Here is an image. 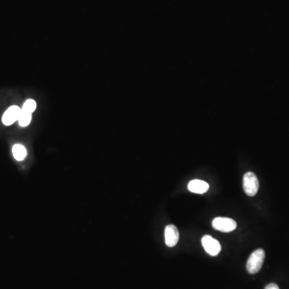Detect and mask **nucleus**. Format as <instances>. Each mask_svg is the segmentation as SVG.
Listing matches in <instances>:
<instances>
[{"mask_svg": "<svg viewBox=\"0 0 289 289\" xmlns=\"http://www.w3.org/2000/svg\"><path fill=\"white\" fill-rule=\"evenodd\" d=\"M179 240L178 230L174 225H167L165 229V244L169 248L175 246Z\"/></svg>", "mask_w": 289, "mask_h": 289, "instance_id": "39448f33", "label": "nucleus"}, {"mask_svg": "<svg viewBox=\"0 0 289 289\" xmlns=\"http://www.w3.org/2000/svg\"><path fill=\"white\" fill-rule=\"evenodd\" d=\"M244 191L248 196H254L259 191V180L252 172H248L244 176Z\"/></svg>", "mask_w": 289, "mask_h": 289, "instance_id": "f03ea898", "label": "nucleus"}, {"mask_svg": "<svg viewBox=\"0 0 289 289\" xmlns=\"http://www.w3.org/2000/svg\"><path fill=\"white\" fill-rule=\"evenodd\" d=\"M202 244L206 251L212 256H215L220 252V244L210 236H204L202 239Z\"/></svg>", "mask_w": 289, "mask_h": 289, "instance_id": "20e7f679", "label": "nucleus"}, {"mask_svg": "<svg viewBox=\"0 0 289 289\" xmlns=\"http://www.w3.org/2000/svg\"><path fill=\"white\" fill-rule=\"evenodd\" d=\"M264 289H279L278 285L276 284H269V285L266 286Z\"/></svg>", "mask_w": 289, "mask_h": 289, "instance_id": "9b49d317", "label": "nucleus"}, {"mask_svg": "<svg viewBox=\"0 0 289 289\" xmlns=\"http://www.w3.org/2000/svg\"><path fill=\"white\" fill-rule=\"evenodd\" d=\"M13 156L17 161H23L27 156V150L20 144H16L12 148Z\"/></svg>", "mask_w": 289, "mask_h": 289, "instance_id": "6e6552de", "label": "nucleus"}, {"mask_svg": "<svg viewBox=\"0 0 289 289\" xmlns=\"http://www.w3.org/2000/svg\"><path fill=\"white\" fill-rule=\"evenodd\" d=\"M31 121H32V114L21 109V113L18 120L19 125L22 127L28 126V124H30Z\"/></svg>", "mask_w": 289, "mask_h": 289, "instance_id": "1a4fd4ad", "label": "nucleus"}, {"mask_svg": "<svg viewBox=\"0 0 289 289\" xmlns=\"http://www.w3.org/2000/svg\"><path fill=\"white\" fill-rule=\"evenodd\" d=\"M36 109H37V103H36L34 100L29 99L28 101H26L21 109L22 110H24V111L28 112V113L32 114L36 110Z\"/></svg>", "mask_w": 289, "mask_h": 289, "instance_id": "9d476101", "label": "nucleus"}, {"mask_svg": "<svg viewBox=\"0 0 289 289\" xmlns=\"http://www.w3.org/2000/svg\"><path fill=\"white\" fill-rule=\"evenodd\" d=\"M265 259V252L263 249H257L249 257L247 263V270L250 274H255L259 272Z\"/></svg>", "mask_w": 289, "mask_h": 289, "instance_id": "f257e3e1", "label": "nucleus"}, {"mask_svg": "<svg viewBox=\"0 0 289 289\" xmlns=\"http://www.w3.org/2000/svg\"><path fill=\"white\" fill-rule=\"evenodd\" d=\"M188 190L195 194H204L209 190V184L203 180L194 179L189 182Z\"/></svg>", "mask_w": 289, "mask_h": 289, "instance_id": "0eeeda50", "label": "nucleus"}, {"mask_svg": "<svg viewBox=\"0 0 289 289\" xmlns=\"http://www.w3.org/2000/svg\"><path fill=\"white\" fill-rule=\"evenodd\" d=\"M21 113V109L16 105H13L6 109L4 114L2 116V123L5 125H11L14 122L19 120V115Z\"/></svg>", "mask_w": 289, "mask_h": 289, "instance_id": "423d86ee", "label": "nucleus"}, {"mask_svg": "<svg viewBox=\"0 0 289 289\" xmlns=\"http://www.w3.org/2000/svg\"><path fill=\"white\" fill-rule=\"evenodd\" d=\"M212 227L221 232H231L236 229L237 223L232 218L217 217L212 221Z\"/></svg>", "mask_w": 289, "mask_h": 289, "instance_id": "7ed1b4c3", "label": "nucleus"}]
</instances>
